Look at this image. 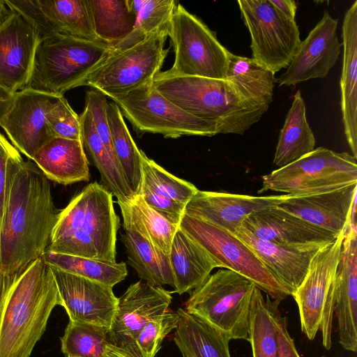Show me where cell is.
Returning a JSON list of instances; mask_svg holds the SVG:
<instances>
[{
  "mask_svg": "<svg viewBox=\"0 0 357 357\" xmlns=\"http://www.w3.org/2000/svg\"><path fill=\"white\" fill-rule=\"evenodd\" d=\"M272 5L287 18L296 20L297 5L294 0H270Z\"/></svg>",
  "mask_w": 357,
  "mask_h": 357,
  "instance_id": "obj_48",
  "label": "cell"
},
{
  "mask_svg": "<svg viewBox=\"0 0 357 357\" xmlns=\"http://www.w3.org/2000/svg\"><path fill=\"white\" fill-rule=\"evenodd\" d=\"M168 29L158 31L131 47L111 49L77 87L90 86L112 99L153 81L168 53L165 49Z\"/></svg>",
  "mask_w": 357,
  "mask_h": 357,
  "instance_id": "obj_7",
  "label": "cell"
},
{
  "mask_svg": "<svg viewBox=\"0 0 357 357\" xmlns=\"http://www.w3.org/2000/svg\"><path fill=\"white\" fill-rule=\"evenodd\" d=\"M112 195L91 183L59 211L47 250L116 262L120 220Z\"/></svg>",
  "mask_w": 357,
  "mask_h": 357,
  "instance_id": "obj_3",
  "label": "cell"
},
{
  "mask_svg": "<svg viewBox=\"0 0 357 357\" xmlns=\"http://www.w3.org/2000/svg\"><path fill=\"white\" fill-rule=\"evenodd\" d=\"M61 96L29 88L14 93L11 107L0 123L13 146L29 160L54 138L47 122L49 113Z\"/></svg>",
  "mask_w": 357,
  "mask_h": 357,
  "instance_id": "obj_15",
  "label": "cell"
},
{
  "mask_svg": "<svg viewBox=\"0 0 357 357\" xmlns=\"http://www.w3.org/2000/svg\"><path fill=\"white\" fill-rule=\"evenodd\" d=\"M117 204L123 218V229L136 231L154 247L169 255L178 226L170 223L150 208L140 195L126 202Z\"/></svg>",
  "mask_w": 357,
  "mask_h": 357,
  "instance_id": "obj_32",
  "label": "cell"
},
{
  "mask_svg": "<svg viewBox=\"0 0 357 357\" xmlns=\"http://www.w3.org/2000/svg\"><path fill=\"white\" fill-rule=\"evenodd\" d=\"M343 63L341 109L346 139L357 158V1L346 11L342 26Z\"/></svg>",
  "mask_w": 357,
  "mask_h": 357,
  "instance_id": "obj_24",
  "label": "cell"
},
{
  "mask_svg": "<svg viewBox=\"0 0 357 357\" xmlns=\"http://www.w3.org/2000/svg\"><path fill=\"white\" fill-rule=\"evenodd\" d=\"M261 179L259 193L272 190L303 196L330 192L357 183L356 159L347 152L319 147Z\"/></svg>",
  "mask_w": 357,
  "mask_h": 357,
  "instance_id": "obj_8",
  "label": "cell"
},
{
  "mask_svg": "<svg viewBox=\"0 0 357 357\" xmlns=\"http://www.w3.org/2000/svg\"><path fill=\"white\" fill-rule=\"evenodd\" d=\"M174 278V291L181 295L201 286L218 268L209 254L194 239L178 228L169 254Z\"/></svg>",
  "mask_w": 357,
  "mask_h": 357,
  "instance_id": "obj_26",
  "label": "cell"
},
{
  "mask_svg": "<svg viewBox=\"0 0 357 357\" xmlns=\"http://www.w3.org/2000/svg\"><path fill=\"white\" fill-rule=\"evenodd\" d=\"M15 149L0 132V222L3 208L7 161Z\"/></svg>",
  "mask_w": 357,
  "mask_h": 357,
  "instance_id": "obj_47",
  "label": "cell"
},
{
  "mask_svg": "<svg viewBox=\"0 0 357 357\" xmlns=\"http://www.w3.org/2000/svg\"><path fill=\"white\" fill-rule=\"evenodd\" d=\"M142 183L162 197L186 205L199 190L192 183L170 174L141 150Z\"/></svg>",
  "mask_w": 357,
  "mask_h": 357,
  "instance_id": "obj_40",
  "label": "cell"
},
{
  "mask_svg": "<svg viewBox=\"0 0 357 357\" xmlns=\"http://www.w3.org/2000/svg\"><path fill=\"white\" fill-rule=\"evenodd\" d=\"M59 212L48 179L15 148L7 161L0 222V289L10 286L43 255Z\"/></svg>",
  "mask_w": 357,
  "mask_h": 357,
  "instance_id": "obj_1",
  "label": "cell"
},
{
  "mask_svg": "<svg viewBox=\"0 0 357 357\" xmlns=\"http://www.w3.org/2000/svg\"><path fill=\"white\" fill-rule=\"evenodd\" d=\"M42 257L49 265L112 287L123 281L128 275L127 266L123 261H105L48 250Z\"/></svg>",
  "mask_w": 357,
  "mask_h": 357,
  "instance_id": "obj_38",
  "label": "cell"
},
{
  "mask_svg": "<svg viewBox=\"0 0 357 357\" xmlns=\"http://www.w3.org/2000/svg\"><path fill=\"white\" fill-rule=\"evenodd\" d=\"M61 299L41 257L10 286L0 289V357H29Z\"/></svg>",
  "mask_w": 357,
  "mask_h": 357,
  "instance_id": "obj_2",
  "label": "cell"
},
{
  "mask_svg": "<svg viewBox=\"0 0 357 357\" xmlns=\"http://www.w3.org/2000/svg\"><path fill=\"white\" fill-rule=\"evenodd\" d=\"M37 2L56 33L104 43L95 33L88 0H37Z\"/></svg>",
  "mask_w": 357,
  "mask_h": 357,
  "instance_id": "obj_34",
  "label": "cell"
},
{
  "mask_svg": "<svg viewBox=\"0 0 357 357\" xmlns=\"http://www.w3.org/2000/svg\"><path fill=\"white\" fill-rule=\"evenodd\" d=\"M81 141L84 151L91 158L100 174V184L112 196L117 203L126 202L135 195L130 189L120 164L113 159L98 137L91 114L84 107L79 116Z\"/></svg>",
  "mask_w": 357,
  "mask_h": 357,
  "instance_id": "obj_28",
  "label": "cell"
},
{
  "mask_svg": "<svg viewBox=\"0 0 357 357\" xmlns=\"http://www.w3.org/2000/svg\"><path fill=\"white\" fill-rule=\"evenodd\" d=\"M335 310L339 342L357 351V231L344 230L340 261L333 280Z\"/></svg>",
  "mask_w": 357,
  "mask_h": 357,
  "instance_id": "obj_20",
  "label": "cell"
},
{
  "mask_svg": "<svg viewBox=\"0 0 357 357\" xmlns=\"http://www.w3.org/2000/svg\"><path fill=\"white\" fill-rule=\"evenodd\" d=\"M121 240L125 246L128 263L146 282L174 288L169 256L154 247L141 234L131 229H124Z\"/></svg>",
  "mask_w": 357,
  "mask_h": 357,
  "instance_id": "obj_30",
  "label": "cell"
},
{
  "mask_svg": "<svg viewBox=\"0 0 357 357\" xmlns=\"http://www.w3.org/2000/svg\"><path fill=\"white\" fill-rule=\"evenodd\" d=\"M241 226L261 240L282 245H327L339 236L278 206L249 215Z\"/></svg>",
  "mask_w": 357,
  "mask_h": 357,
  "instance_id": "obj_21",
  "label": "cell"
},
{
  "mask_svg": "<svg viewBox=\"0 0 357 357\" xmlns=\"http://www.w3.org/2000/svg\"><path fill=\"white\" fill-rule=\"evenodd\" d=\"M14 93L0 86V123L8 112L13 102Z\"/></svg>",
  "mask_w": 357,
  "mask_h": 357,
  "instance_id": "obj_49",
  "label": "cell"
},
{
  "mask_svg": "<svg viewBox=\"0 0 357 357\" xmlns=\"http://www.w3.org/2000/svg\"><path fill=\"white\" fill-rule=\"evenodd\" d=\"M40 41L33 24L15 11L0 29V86L12 93L27 86Z\"/></svg>",
  "mask_w": 357,
  "mask_h": 357,
  "instance_id": "obj_18",
  "label": "cell"
},
{
  "mask_svg": "<svg viewBox=\"0 0 357 357\" xmlns=\"http://www.w3.org/2000/svg\"><path fill=\"white\" fill-rule=\"evenodd\" d=\"M226 79L246 99L269 107L273 101L275 73L254 59L229 52Z\"/></svg>",
  "mask_w": 357,
  "mask_h": 357,
  "instance_id": "obj_33",
  "label": "cell"
},
{
  "mask_svg": "<svg viewBox=\"0 0 357 357\" xmlns=\"http://www.w3.org/2000/svg\"><path fill=\"white\" fill-rule=\"evenodd\" d=\"M49 266L69 321L108 329L118 302L112 287Z\"/></svg>",
  "mask_w": 357,
  "mask_h": 357,
  "instance_id": "obj_16",
  "label": "cell"
},
{
  "mask_svg": "<svg viewBox=\"0 0 357 357\" xmlns=\"http://www.w3.org/2000/svg\"><path fill=\"white\" fill-rule=\"evenodd\" d=\"M112 100L138 133L160 134L174 139L219 134L215 123L194 116L175 105L155 89L153 81Z\"/></svg>",
  "mask_w": 357,
  "mask_h": 357,
  "instance_id": "obj_11",
  "label": "cell"
},
{
  "mask_svg": "<svg viewBox=\"0 0 357 357\" xmlns=\"http://www.w3.org/2000/svg\"><path fill=\"white\" fill-rule=\"evenodd\" d=\"M32 160L48 180L62 185L89 181V160L81 141L54 137Z\"/></svg>",
  "mask_w": 357,
  "mask_h": 357,
  "instance_id": "obj_25",
  "label": "cell"
},
{
  "mask_svg": "<svg viewBox=\"0 0 357 357\" xmlns=\"http://www.w3.org/2000/svg\"><path fill=\"white\" fill-rule=\"evenodd\" d=\"M177 312L174 341L183 357H231L228 337L183 308Z\"/></svg>",
  "mask_w": 357,
  "mask_h": 357,
  "instance_id": "obj_27",
  "label": "cell"
},
{
  "mask_svg": "<svg viewBox=\"0 0 357 357\" xmlns=\"http://www.w3.org/2000/svg\"><path fill=\"white\" fill-rule=\"evenodd\" d=\"M357 183L330 192L303 196L289 195L278 207L340 235L347 227Z\"/></svg>",
  "mask_w": 357,
  "mask_h": 357,
  "instance_id": "obj_23",
  "label": "cell"
},
{
  "mask_svg": "<svg viewBox=\"0 0 357 357\" xmlns=\"http://www.w3.org/2000/svg\"><path fill=\"white\" fill-rule=\"evenodd\" d=\"M98 38L112 47L133 30L137 14L130 0H88Z\"/></svg>",
  "mask_w": 357,
  "mask_h": 357,
  "instance_id": "obj_35",
  "label": "cell"
},
{
  "mask_svg": "<svg viewBox=\"0 0 357 357\" xmlns=\"http://www.w3.org/2000/svg\"><path fill=\"white\" fill-rule=\"evenodd\" d=\"M337 26L338 20L325 10L321 19L301 41L286 71L275 80L279 86L327 76L341 52Z\"/></svg>",
  "mask_w": 357,
  "mask_h": 357,
  "instance_id": "obj_17",
  "label": "cell"
},
{
  "mask_svg": "<svg viewBox=\"0 0 357 357\" xmlns=\"http://www.w3.org/2000/svg\"><path fill=\"white\" fill-rule=\"evenodd\" d=\"M47 122L54 137L81 141L79 116L72 109L63 96H61L56 107L49 113Z\"/></svg>",
  "mask_w": 357,
  "mask_h": 357,
  "instance_id": "obj_42",
  "label": "cell"
},
{
  "mask_svg": "<svg viewBox=\"0 0 357 357\" xmlns=\"http://www.w3.org/2000/svg\"><path fill=\"white\" fill-rule=\"evenodd\" d=\"M250 38L252 59L275 73L287 68L301 43L296 20L282 15L270 0H239Z\"/></svg>",
  "mask_w": 357,
  "mask_h": 357,
  "instance_id": "obj_13",
  "label": "cell"
},
{
  "mask_svg": "<svg viewBox=\"0 0 357 357\" xmlns=\"http://www.w3.org/2000/svg\"><path fill=\"white\" fill-rule=\"evenodd\" d=\"M289 196L255 197L198 190L185 205L184 214L236 234L247 216L276 206Z\"/></svg>",
  "mask_w": 357,
  "mask_h": 357,
  "instance_id": "obj_19",
  "label": "cell"
},
{
  "mask_svg": "<svg viewBox=\"0 0 357 357\" xmlns=\"http://www.w3.org/2000/svg\"><path fill=\"white\" fill-rule=\"evenodd\" d=\"M344 237V231L319 250L303 282L291 296L298 305L301 331L312 340L320 330L323 346L327 350L332 346L335 310L333 283Z\"/></svg>",
  "mask_w": 357,
  "mask_h": 357,
  "instance_id": "obj_10",
  "label": "cell"
},
{
  "mask_svg": "<svg viewBox=\"0 0 357 357\" xmlns=\"http://www.w3.org/2000/svg\"><path fill=\"white\" fill-rule=\"evenodd\" d=\"M314 145L315 138L307 121L305 104L301 91H297L280 132L273 164L279 168L285 167L312 152Z\"/></svg>",
  "mask_w": 357,
  "mask_h": 357,
  "instance_id": "obj_29",
  "label": "cell"
},
{
  "mask_svg": "<svg viewBox=\"0 0 357 357\" xmlns=\"http://www.w3.org/2000/svg\"><path fill=\"white\" fill-rule=\"evenodd\" d=\"M178 312L167 311L149 321L135 340V347L140 357H155L163 339L178 326Z\"/></svg>",
  "mask_w": 357,
  "mask_h": 357,
  "instance_id": "obj_41",
  "label": "cell"
},
{
  "mask_svg": "<svg viewBox=\"0 0 357 357\" xmlns=\"http://www.w3.org/2000/svg\"><path fill=\"white\" fill-rule=\"evenodd\" d=\"M107 43L56 33L40 40L26 88L56 96L78 83L111 50Z\"/></svg>",
  "mask_w": 357,
  "mask_h": 357,
  "instance_id": "obj_5",
  "label": "cell"
},
{
  "mask_svg": "<svg viewBox=\"0 0 357 357\" xmlns=\"http://www.w3.org/2000/svg\"><path fill=\"white\" fill-rule=\"evenodd\" d=\"M107 104L106 96L99 91L91 89L86 91L84 107L89 111L96 131L105 147L112 158L118 162L112 146L106 112Z\"/></svg>",
  "mask_w": 357,
  "mask_h": 357,
  "instance_id": "obj_43",
  "label": "cell"
},
{
  "mask_svg": "<svg viewBox=\"0 0 357 357\" xmlns=\"http://www.w3.org/2000/svg\"><path fill=\"white\" fill-rule=\"evenodd\" d=\"M61 351L71 357H132L112 344L107 328L69 321L61 337Z\"/></svg>",
  "mask_w": 357,
  "mask_h": 357,
  "instance_id": "obj_36",
  "label": "cell"
},
{
  "mask_svg": "<svg viewBox=\"0 0 357 357\" xmlns=\"http://www.w3.org/2000/svg\"><path fill=\"white\" fill-rule=\"evenodd\" d=\"M280 301H271L267 296L265 300L261 291L254 288L249 314L248 342L253 357H277L278 319Z\"/></svg>",
  "mask_w": 357,
  "mask_h": 357,
  "instance_id": "obj_31",
  "label": "cell"
},
{
  "mask_svg": "<svg viewBox=\"0 0 357 357\" xmlns=\"http://www.w3.org/2000/svg\"><path fill=\"white\" fill-rule=\"evenodd\" d=\"M168 36L174 52V63L158 75L227 79L229 51L214 31L179 3L172 17Z\"/></svg>",
  "mask_w": 357,
  "mask_h": 357,
  "instance_id": "obj_9",
  "label": "cell"
},
{
  "mask_svg": "<svg viewBox=\"0 0 357 357\" xmlns=\"http://www.w3.org/2000/svg\"><path fill=\"white\" fill-rule=\"evenodd\" d=\"M290 293L303 282L311 260L326 245H282L261 240L241 226L235 234Z\"/></svg>",
  "mask_w": 357,
  "mask_h": 357,
  "instance_id": "obj_22",
  "label": "cell"
},
{
  "mask_svg": "<svg viewBox=\"0 0 357 357\" xmlns=\"http://www.w3.org/2000/svg\"><path fill=\"white\" fill-rule=\"evenodd\" d=\"M137 14V22L132 31L121 41L111 47L122 50L144 40L149 35L169 28L178 2L174 0H130Z\"/></svg>",
  "mask_w": 357,
  "mask_h": 357,
  "instance_id": "obj_39",
  "label": "cell"
},
{
  "mask_svg": "<svg viewBox=\"0 0 357 357\" xmlns=\"http://www.w3.org/2000/svg\"><path fill=\"white\" fill-rule=\"evenodd\" d=\"M113 150L132 192H139L142 183L141 150L135 143L118 105L112 102L106 106Z\"/></svg>",
  "mask_w": 357,
  "mask_h": 357,
  "instance_id": "obj_37",
  "label": "cell"
},
{
  "mask_svg": "<svg viewBox=\"0 0 357 357\" xmlns=\"http://www.w3.org/2000/svg\"><path fill=\"white\" fill-rule=\"evenodd\" d=\"M6 2L33 24L38 32L40 40L56 34L40 8L37 0H6Z\"/></svg>",
  "mask_w": 357,
  "mask_h": 357,
  "instance_id": "obj_45",
  "label": "cell"
},
{
  "mask_svg": "<svg viewBox=\"0 0 357 357\" xmlns=\"http://www.w3.org/2000/svg\"><path fill=\"white\" fill-rule=\"evenodd\" d=\"M171 292L162 287L139 281L130 284L118 298L107 335L110 342L132 357H140L135 340L144 326L169 311Z\"/></svg>",
  "mask_w": 357,
  "mask_h": 357,
  "instance_id": "obj_14",
  "label": "cell"
},
{
  "mask_svg": "<svg viewBox=\"0 0 357 357\" xmlns=\"http://www.w3.org/2000/svg\"><path fill=\"white\" fill-rule=\"evenodd\" d=\"M66 357H71V356H66Z\"/></svg>",
  "mask_w": 357,
  "mask_h": 357,
  "instance_id": "obj_51",
  "label": "cell"
},
{
  "mask_svg": "<svg viewBox=\"0 0 357 357\" xmlns=\"http://www.w3.org/2000/svg\"><path fill=\"white\" fill-rule=\"evenodd\" d=\"M145 203L172 224L179 226L185 206L173 199L158 195L141 184L139 192Z\"/></svg>",
  "mask_w": 357,
  "mask_h": 357,
  "instance_id": "obj_44",
  "label": "cell"
},
{
  "mask_svg": "<svg viewBox=\"0 0 357 357\" xmlns=\"http://www.w3.org/2000/svg\"><path fill=\"white\" fill-rule=\"evenodd\" d=\"M255 287L242 275L221 269L190 292L183 309L230 340L248 341L250 303Z\"/></svg>",
  "mask_w": 357,
  "mask_h": 357,
  "instance_id": "obj_6",
  "label": "cell"
},
{
  "mask_svg": "<svg viewBox=\"0 0 357 357\" xmlns=\"http://www.w3.org/2000/svg\"><path fill=\"white\" fill-rule=\"evenodd\" d=\"M153 84L161 95L183 111L215 123L219 134H243L268 109L244 98L227 79L156 75Z\"/></svg>",
  "mask_w": 357,
  "mask_h": 357,
  "instance_id": "obj_4",
  "label": "cell"
},
{
  "mask_svg": "<svg viewBox=\"0 0 357 357\" xmlns=\"http://www.w3.org/2000/svg\"><path fill=\"white\" fill-rule=\"evenodd\" d=\"M15 10L6 2V0H0V29L13 15Z\"/></svg>",
  "mask_w": 357,
  "mask_h": 357,
  "instance_id": "obj_50",
  "label": "cell"
},
{
  "mask_svg": "<svg viewBox=\"0 0 357 357\" xmlns=\"http://www.w3.org/2000/svg\"><path fill=\"white\" fill-rule=\"evenodd\" d=\"M278 349L277 357H301L287 330V319L280 314L278 319Z\"/></svg>",
  "mask_w": 357,
  "mask_h": 357,
  "instance_id": "obj_46",
  "label": "cell"
},
{
  "mask_svg": "<svg viewBox=\"0 0 357 357\" xmlns=\"http://www.w3.org/2000/svg\"><path fill=\"white\" fill-rule=\"evenodd\" d=\"M178 227L202 245L217 264L247 278L273 300L282 301L289 291L239 238L225 229L183 214Z\"/></svg>",
  "mask_w": 357,
  "mask_h": 357,
  "instance_id": "obj_12",
  "label": "cell"
}]
</instances>
